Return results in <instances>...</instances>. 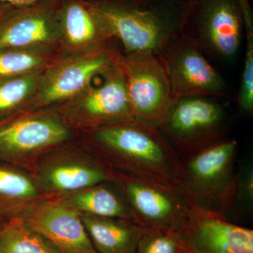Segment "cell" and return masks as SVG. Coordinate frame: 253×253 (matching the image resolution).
<instances>
[{
	"mask_svg": "<svg viewBox=\"0 0 253 253\" xmlns=\"http://www.w3.org/2000/svg\"><path fill=\"white\" fill-rule=\"evenodd\" d=\"M84 145L111 169L176 185L181 158L159 129L135 120L83 132Z\"/></svg>",
	"mask_w": 253,
	"mask_h": 253,
	"instance_id": "6da1fadb",
	"label": "cell"
},
{
	"mask_svg": "<svg viewBox=\"0 0 253 253\" xmlns=\"http://www.w3.org/2000/svg\"><path fill=\"white\" fill-rule=\"evenodd\" d=\"M125 54L159 56L184 33L192 0H91Z\"/></svg>",
	"mask_w": 253,
	"mask_h": 253,
	"instance_id": "7a4b0ae2",
	"label": "cell"
},
{
	"mask_svg": "<svg viewBox=\"0 0 253 253\" xmlns=\"http://www.w3.org/2000/svg\"><path fill=\"white\" fill-rule=\"evenodd\" d=\"M238 144L224 139L181 158L176 186L193 208L225 217L234 206Z\"/></svg>",
	"mask_w": 253,
	"mask_h": 253,
	"instance_id": "3957f363",
	"label": "cell"
},
{
	"mask_svg": "<svg viewBox=\"0 0 253 253\" xmlns=\"http://www.w3.org/2000/svg\"><path fill=\"white\" fill-rule=\"evenodd\" d=\"M95 81L79 94L56 106L70 129L86 132L134 120L121 59L100 76L97 83Z\"/></svg>",
	"mask_w": 253,
	"mask_h": 253,
	"instance_id": "277c9868",
	"label": "cell"
},
{
	"mask_svg": "<svg viewBox=\"0 0 253 253\" xmlns=\"http://www.w3.org/2000/svg\"><path fill=\"white\" fill-rule=\"evenodd\" d=\"M73 133L56 107L21 113L0 123V161L18 166L36 163L71 141Z\"/></svg>",
	"mask_w": 253,
	"mask_h": 253,
	"instance_id": "5b68a950",
	"label": "cell"
},
{
	"mask_svg": "<svg viewBox=\"0 0 253 253\" xmlns=\"http://www.w3.org/2000/svg\"><path fill=\"white\" fill-rule=\"evenodd\" d=\"M121 54L113 44L86 54H59L43 72L27 112L56 107L71 99L117 64Z\"/></svg>",
	"mask_w": 253,
	"mask_h": 253,
	"instance_id": "8992f818",
	"label": "cell"
},
{
	"mask_svg": "<svg viewBox=\"0 0 253 253\" xmlns=\"http://www.w3.org/2000/svg\"><path fill=\"white\" fill-rule=\"evenodd\" d=\"M226 111L214 97L191 96L176 100L159 130L181 158L224 139Z\"/></svg>",
	"mask_w": 253,
	"mask_h": 253,
	"instance_id": "52a82bcc",
	"label": "cell"
},
{
	"mask_svg": "<svg viewBox=\"0 0 253 253\" xmlns=\"http://www.w3.org/2000/svg\"><path fill=\"white\" fill-rule=\"evenodd\" d=\"M121 63L134 120L159 129L176 101L161 58L122 51Z\"/></svg>",
	"mask_w": 253,
	"mask_h": 253,
	"instance_id": "ba28073f",
	"label": "cell"
},
{
	"mask_svg": "<svg viewBox=\"0 0 253 253\" xmlns=\"http://www.w3.org/2000/svg\"><path fill=\"white\" fill-rule=\"evenodd\" d=\"M111 172V181L126 199L133 220L142 227L178 231L194 208L175 185L143 179L113 169Z\"/></svg>",
	"mask_w": 253,
	"mask_h": 253,
	"instance_id": "9c48e42d",
	"label": "cell"
},
{
	"mask_svg": "<svg viewBox=\"0 0 253 253\" xmlns=\"http://www.w3.org/2000/svg\"><path fill=\"white\" fill-rule=\"evenodd\" d=\"M64 146L49 151L35 163L32 175L46 199H60L111 181V168L86 146L81 151Z\"/></svg>",
	"mask_w": 253,
	"mask_h": 253,
	"instance_id": "30bf717a",
	"label": "cell"
},
{
	"mask_svg": "<svg viewBox=\"0 0 253 253\" xmlns=\"http://www.w3.org/2000/svg\"><path fill=\"white\" fill-rule=\"evenodd\" d=\"M244 28L239 0H192L184 34L203 52L229 59L239 49Z\"/></svg>",
	"mask_w": 253,
	"mask_h": 253,
	"instance_id": "8fae6325",
	"label": "cell"
},
{
	"mask_svg": "<svg viewBox=\"0 0 253 253\" xmlns=\"http://www.w3.org/2000/svg\"><path fill=\"white\" fill-rule=\"evenodd\" d=\"M174 99L191 96L227 97L225 82L185 34L173 40L160 55Z\"/></svg>",
	"mask_w": 253,
	"mask_h": 253,
	"instance_id": "7c38bea8",
	"label": "cell"
},
{
	"mask_svg": "<svg viewBox=\"0 0 253 253\" xmlns=\"http://www.w3.org/2000/svg\"><path fill=\"white\" fill-rule=\"evenodd\" d=\"M61 0L18 6L0 22V49L51 48L59 51Z\"/></svg>",
	"mask_w": 253,
	"mask_h": 253,
	"instance_id": "4fadbf2b",
	"label": "cell"
},
{
	"mask_svg": "<svg viewBox=\"0 0 253 253\" xmlns=\"http://www.w3.org/2000/svg\"><path fill=\"white\" fill-rule=\"evenodd\" d=\"M190 253H253V231L215 213L193 208L177 231Z\"/></svg>",
	"mask_w": 253,
	"mask_h": 253,
	"instance_id": "5bb4252c",
	"label": "cell"
},
{
	"mask_svg": "<svg viewBox=\"0 0 253 253\" xmlns=\"http://www.w3.org/2000/svg\"><path fill=\"white\" fill-rule=\"evenodd\" d=\"M16 219L27 223L61 253H97L81 214L56 199H42Z\"/></svg>",
	"mask_w": 253,
	"mask_h": 253,
	"instance_id": "9a60e30c",
	"label": "cell"
},
{
	"mask_svg": "<svg viewBox=\"0 0 253 253\" xmlns=\"http://www.w3.org/2000/svg\"><path fill=\"white\" fill-rule=\"evenodd\" d=\"M58 18L61 55L86 54L113 44L114 40L91 0H61Z\"/></svg>",
	"mask_w": 253,
	"mask_h": 253,
	"instance_id": "2e32d148",
	"label": "cell"
},
{
	"mask_svg": "<svg viewBox=\"0 0 253 253\" xmlns=\"http://www.w3.org/2000/svg\"><path fill=\"white\" fill-rule=\"evenodd\" d=\"M97 253H135L145 228L133 220L81 214Z\"/></svg>",
	"mask_w": 253,
	"mask_h": 253,
	"instance_id": "e0dca14e",
	"label": "cell"
},
{
	"mask_svg": "<svg viewBox=\"0 0 253 253\" xmlns=\"http://www.w3.org/2000/svg\"><path fill=\"white\" fill-rule=\"evenodd\" d=\"M110 183H101L56 200L81 214L133 220L122 193Z\"/></svg>",
	"mask_w": 253,
	"mask_h": 253,
	"instance_id": "ac0fdd59",
	"label": "cell"
},
{
	"mask_svg": "<svg viewBox=\"0 0 253 253\" xmlns=\"http://www.w3.org/2000/svg\"><path fill=\"white\" fill-rule=\"evenodd\" d=\"M43 199L45 197L32 174L9 165L0 164V213L5 219L18 217Z\"/></svg>",
	"mask_w": 253,
	"mask_h": 253,
	"instance_id": "d6986e66",
	"label": "cell"
},
{
	"mask_svg": "<svg viewBox=\"0 0 253 253\" xmlns=\"http://www.w3.org/2000/svg\"><path fill=\"white\" fill-rule=\"evenodd\" d=\"M44 70L0 78V123L27 112L38 90Z\"/></svg>",
	"mask_w": 253,
	"mask_h": 253,
	"instance_id": "ffe728a7",
	"label": "cell"
},
{
	"mask_svg": "<svg viewBox=\"0 0 253 253\" xmlns=\"http://www.w3.org/2000/svg\"><path fill=\"white\" fill-rule=\"evenodd\" d=\"M0 253H61L44 236L20 219L0 224Z\"/></svg>",
	"mask_w": 253,
	"mask_h": 253,
	"instance_id": "44dd1931",
	"label": "cell"
},
{
	"mask_svg": "<svg viewBox=\"0 0 253 253\" xmlns=\"http://www.w3.org/2000/svg\"><path fill=\"white\" fill-rule=\"evenodd\" d=\"M51 48L0 49V78L13 77L46 69L59 56Z\"/></svg>",
	"mask_w": 253,
	"mask_h": 253,
	"instance_id": "7402d4cb",
	"label": "cell"
},
{
	"mask_svg": "<svg viewBox=\"0 0 253 253\" xmlns=\"http://www.w3.org/2000/svg\"><path fill=\"white\" fill-rule=\"evenodd\" d=\"M185 249L180 235L172 229L145 228L135 253H179Z\"/></svg>",
	"mask_w": 253,
	"mask_h": 253,
	"instance_id": "603a6c76",
	"label": "cell"
},
{
	"mask_svg": "<svg viewBox=\"0 0 253 253\" xmlns=\"http://www.w3.org/2000/svg\"><path fill=\"white\" fill-rule=\"evenodd\" d=\"M251 210L253 204V169L252 164L244 166L237 173L234 205Z\"/></svg>",
	"mask_w": 253,
	"mask_h": 253,
	"instance_id": "cb8c5ba5",
	"label": "cell"
},
{
	"mask_svg": "<svg viewBox=\"0 0 253 253\" xmlns=\"http://www.w3.org/2000/svg\"><path fill=\"white\" fill-rule=\"evenodd\" d=\"M41 1H42V0H0V3L11 4L18 7V6H26V5L33 4V3Z\"/></svg>",
	"mask_w": 253,
	"mask_h": 253,
	"instance_id": "d4e9b609",
	"label": "cell"
},
{
	"mask_svg": "<svg viewBox=\"0 0 253 253\" xmlns=\"http://www.w3.org/2000/svg\"><path fill=\"white\" fill-rule=\"evenodd\" d=\"M16 8V6L13 5L0 3V22L9 16Z\"/></svg>",
	"mask_w": 253,
	"mask_h": 253,
	"instance_id": "484cf974",
	"label": "cell"
},
{
	"mask_svg": "<svg viewBox=\"0 0 253 253\" xmlns=\"http://www.w3.org/2000/svg\"><path fill=\"white\" fill-rule=\"evenodd\" d=\"M5 219H5V218L3 217L2 214H1V213H0V224H1V223L2 222V221H4Z\"/></svg>",
	"mask_w": 253,
	"mask_h": 253,
	"instance_id": "4316f807",
	"label": "cell"
},
{
	"mask_svg": "<svg viewBox=\"0 0 253 253\" xmlns=\"http://www.w3.org/2000/svg\"><path fill=\"white\" fill-rule=\"evenodd\" d=\"M179 253H190L189 252V251H187V250L186 249V248H185V249H184V250H182V251H181V252Z\"/></svg>",
	"mask_w": 253,
	"mask_h": 253,
	"instance_id": "83f0119b",
	"label": "cell"
}]
</instances>
